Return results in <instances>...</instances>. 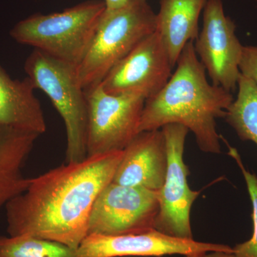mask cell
Wrapping results in <instances>:
<instances>
[{
    "instance_id": "cell-21",
    "label": "cell",
    "mask_w": 257,
    "mask_h": 257,
    "mask_svg": "<svg viewBox=\"0 0 257 257\" xmlns=\"http://www.w3.org/2000/svg\"><path fill=\"white\" fill-rule=\"evenodd\" d=\"M128 0H104L106 10L119 9L127 3Z\"/></svg>"
},
{
    "instance_id": "cell-17",
    "label": "cell",
    "mask_w": 257,
    "mask_h": 257,
    "mask_svg": "<svg viewBox=\"0 0 257 257\" xmlns=\"http://www.w3.org/2000/svg\"><path fill=\"white\" fill-rule=\"evenodd\" d=\"M77 249L35 236H0V257H80Z\"/></svg>"
},
{
    "instance_id": "cell-4",
    "label": "cell",
    "mask_w": 257,
    "mask_h": 257,
    "mask_svg": "<svg viewBox=\"0 0 257 257\" xmlns=\"http://www.w3.org/2000/svg\"><path fill=\"white\" fill-rule=\"evenodd\" d=\"M156 31V13L147 0H128L105 10L90 47L76 69L84 90L101 84L111 69Z\"/></svg>"
},
{
    "instance_id": "cell-10",
    "label": "cell",
    "mask_w": 257,
    "mask_h": 257,
    "mask_svg": "<svg viewBox=\"0 0 257 257\" xmlns=\"http://www.w3.org/2000/svg\"><path fill=\"white\" fill-rule=\"evenodd\" d=\"M174 66L156 31L145 38L111 69L101 82L106 92L147 99L160 92Z\"/></svg>"
},
{
    "instance_id": "cell-14",
    "label": "cell",
    "mask_w": 257,
    "mask_h": 257,
    "mask_svg": "<svg viewBox=\"0 0 257 257\" xmlns=\"http://www.w3.org/2000/svg\"><path fill=\"white\" fill-rule=\"evenodd\" d=\"M207 0H160L156 32L175 67L184 47L197 40L199 20Z\"/></svg>"
},
{
    "instance_id": "cell-1",
    "label": "cell",
    "mask_w": 257,
    "mask_h": 257,
    "mask_svg": "<svg viewBox=\"0 0 257 257\" xmlns=\"http://www.w3.org/2000/svg\"><path fill=\"white\" fill-rule=\"evenodd\" d=\"M123 151L66 162L30 178L27 189L5 208L8 234L35 236L77 249L88 235L96 197L112 182Z\"/></svg>"
},
{
    "instance_id": "cell-22",
    "label": "cell",
    "mask_w": 257,
    "mask_h": 257,
    "mask_svg": "<svg viewBox=\"0 0 257 257\" xmlns=\"http://www.w3.org/2000/svg\"><path fill=\"white\" fill-rule=\"evenodd\" d=\"M254 1H255V2H256V3H257V0H254Z\"/></svg>"
},
{
    "instance_id": "cell-16",
    "label": "cell",
    "mask_w": 257,
    "mask_h": 257,
    "mask_svg": "<svg viewBox=\"0 0 257 257\" xmlns=\"http://www.w3.org/2000/svg\"><path fill=\"white\" fill-rule=\"evenodd\" d=\"M237 91L224 119L240 140L253 142L257 146V86L241 74Z\"/></svg>"
},
{
    "instance_id": "cell-9",
    "label": "cell",
    "mask_w": 257,
    "mask_h": 257,
    "mask_svg": "<svg viewBox=\"0 0 257 257\" xmlns=\"http://www.w3.org/2000/svg\"><path fill=\"white\" fill-rule=\"evenodd\" d=\"M236 29L234 21L225 14L222 0H207L202 30L194 42L211 83L231 93L237 89L243 48Z\"/></svg>"
},
{
    "instance_id": "cell-20",
    "label": "cell",
    "mask_w": 257,
    "mask_h": 257,
    "mask_svg": "<svg viewBox=\"0 0 257 257\" xmlns=\"http://www.w3.org/2000/svg\"><path fill=\"white\" fill-rule=\"evenodd\" d=\"M185 257H236L233 252H224V251H210V252L202 253L198 255H189Z\"/></svg>"
},
{
    "instance_id": "cell-8",
    "label": "cell",
    "mask_w": 257,
    "mask_h": 257,
    "mask_svg": "<svg viewBox=\"0 0 257 257\" xmlns=\"http://www.w3.org/2000/svg\"><path fill=\"white\" fill-rule=\"evenodd\" d=\"M159 210L157 192L111 182L94 203L88 235L118 236L155 229Z\"/></svg>"
},
{
    "instance_id": "cell-19",
    "label": "cell",
    "mask_w": 257,
    "mask_h": 257,
    "mask_svg": "<svg viewBox=\"0 0 257 257\" xmlns=\"http://www.w3.org/2000/svg\"><path fill=\"white\" fill-rule=\"evenodd\" d=\"M239 70L257 86V45L243 46Z\"/></svg>"
},
{
    "instance_id": "cell-5",
    "label": "cell",
    "mask_w": 257,
    "mask_h": 257,
    "mask_svg": "<svg viewBox=\"0 0 257 257\" xmlns=\"http://www.w3.org/2000/svg\"><path fill=\"white\" fill-rule=\"evenodd\" d=\"M76 69L37 50L29 55L25 64L34 87L47 94L63 119L66 162H81L87 157V99Z\"/></svg>"
},
{
    "instance_id": "cell-7",
    "label": "cell",
    "mask_w": 257,
    "mask_h": 257,
    "mask_svg": "<svg viewBox=\"0 0 257 257\" xmlns=\"http://www.w3.org/2000/svg\"><path fill=\"white\" fill-rule=\"evenodd\" d=\"M162 130L165 135L168 165L165 182L157 192L160 210L155 229L173 237L194 239L190 211L200 192L192 190L187 182L189 170L184 163V151L189 131L179 124L165 125Z\"/></svg>"
},
{
    "instance_id": "cell-13",
    "label": "cell",
    "mask_w": 257,
    "mask_h": 257,
    "mask_svg": "<svg viewBox=\"0 0 257 257\" xmlns=\"http://www.w3.org/2000/svg\"><path fill=\"white\" fill-rule=\"evenodd\" d=\"M30 78L13 79L0 64V124L41 135L47 123Z\"/></svg>"
},
{
    "instance_id": "cell-3",
    "label": "cell",
    "mask_w": 257,
    "mask_h": 257,
    "mask_svg": "<svg viewBox=\"0 0 257 257\" xmlns=\"http://www.w3.org/2000/svg\"><path fill=\"white\" fill-rule=\"evenodd\" d=\"M105 10L104 1L89 0L61 13L32 15L19 22L10 36L19 43L77 68Z\"/></svg>"
},
{
    "instance_id": "cell-2",
    "label": "cell",
    "mask_w": 257,
    "mask_h": 257,
    "mask_svg": "<svg viewBox=\"0 0 257 257\" xmlns=\"http://www.w3.org/2000/svg\"><path fill=\"white\" fill-rule=\"evenodd\" d=\"M176 65L167 84L145 101L140 133L182 124L194 134L200 150L220 154L221 136L216 120L226 116L234 101L232 93L208 81L194 42L186 45Z\"/></svg>"
},
{
    "instance_id": "cell-15",
    "label": "cell",
    "mask_w": 257,
    "mask_h": 257,
    "mask_svg": "<svg viewBox=\"0 0 257 257\" xmlns=\"http://www.w3.org/2000/svg\"><path fill=\"white\" fill-rule=\"evenodd\" d=\"M39 137L0 124V212L30 184L23 168Z\"/></svg>"
},
{
    "instance_id": "cell-11",
    "label": "cell",
    "mask_w": 257,
    "mask_h": 257,
    "mask_svg": "<svg viewBox=\"0 0 257 257\" xmlns=\"http://www.w3.org/2000/svg\"><path fill=\"white\" fill-rule=\"evenodd\" d=\"M80 257L162 256L198 255L210 251L233 252L228 245L179 239L152 229L135 234H89L77 248Z\"/></svg>"
},
{
    "instance_id": "cell-18",
    "label": "cell",
    "mask_w": 257,
    "mask_h": 257,
    "mask_svg": "<svg viewBox=\"0 0 257 257\" xmlns=\"http://www.w3.org/2000/svg\"><path fill=\"white\" fill-rule=\"evenodd\" d=\"M229 149L228 155L233 159L237 164L241 173L243 176L251 205H252L253 233L251 239L244 242L236 244L233 248V253L236 257H257V177L254 174L251 173L243 165L241 156L236 148L230 146L227 142L222 138Z\"/></svg>"
},
{
    "instance_id": "cell-12",
    "label": "cell",
    "mask_w": 257,
    "mask_h": 257,
    "mask_svg": "<svg viewBox=\"0 0 257 257\" xmlns=\"http://www.w3.org/2000/svg\"><path fill=\"white\" fill-rule=\"evenodd\" d=\"M167 165L162 128L142 132L123 151L112 182L157 192L165 182Z\"/></svg>"
},
{
    "instance_id": "cell-6",
    "label": "cell",
    "mask_w": 257,
    "mask_h": 257,
    "mask_svg": "<svg viewBox=\"0 0 257 257\" xmlns=\"http://www.w3.org/2000/svg\"><path fill=\"white\" fill-rule=\"evenodd\" d=\"M87 157L123 151L140 133L146 99L106 92L101 84L85 91Z\"/></svg>"
}]
</instances>
